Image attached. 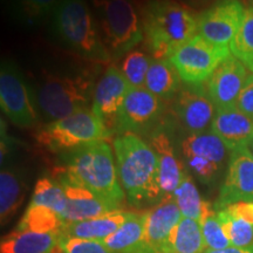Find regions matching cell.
Here are the masks:
<instances>
[{"label": "cell", "mask_w": 253, "mask_h": 253, "mask_svg": "<svg viewBox=\"0 0 253 253\" xmlns=\"http://www.w3.org/2000/svg\"><path fill=\"white\" fill-rule=\"evenodd\" d=\"M211 131L225 143L227 149L233 151L248 147L253 140V119L236 106L216 110Z\"/></svg>", "instance_id": "cell-18"}, {"label": "cell", "mask_w": 253, "mask_h": 253, "mask_svg": "<svg viewBox=\"0 0 253 253\" xmlns=\"http://www.w3.org/2000/svg\"><path fill=\"white\" fill-rule=\"evenodd\" d=\"M61 185L67 196V208L61 217L63 224L91 219V218L120 210L118 205L99 197L82 186L71 184Z\"/></svg>", "instance_id": "cell-19"}, {"label": "cell", "mask_w": 253, "mask_h": 253, "mask_svg": "<svg viewBox=\"0 0 253 253\" xmlns=\"http://www.w3.org/2000/svg\"><path fill=\"white\" fill-rule=\"evenodd\" d=\"M248 149L250 150V153H251V154H252V156H253V140L249 143V145H248Z\"/></svg>", "instance_id": "cell-42"}, {"label": "cell", "mask_w": 253, "mask_h": 253, "mask_svg": "<svg viewBox=\"0 0 253 253\" xmlns=\"http://www.w3.org/2000/svg\"><path fill=\"white\" fill-rule=\"evenodd\" d=\"M151 61L153 58L148 50L141 48L132 49L123 56L119 69L131 88L144 87Z\"/></svg>", "instance_id": "cell-31"}, {"label": "cell", "mask_w": 253, "mask_h": 253, "mask_svg": "<svg viewBox=\"0 0 253 253\" xmlns=\"http://www.w3.org/2000/svg\"><path fill=\"white\" fill-rule=\"evenodd\" d=\"M130 88L116 66H109L96 82L91 109L113 134H115L119 112Z\"/></svg>", "instance_id": "cell-15"}, {"label": "cell", "mask_w": 253, "mask_h": 253, "mask_svg": "<svg viewBox=\"0 0 253 253\" xmlns=\"http://www.w3.org/2000/svg\"><path fill=\"white\" fill-rule=\"evenodd\" d=\"M131 211L116 210L91 219L63 224L60 233L82 239L103 240L121 227L131 217Z\"/></svg>", "instance_id": "cell-20"}, {"label": "cell", "mask_w": 253, "mask_h": 253, "mask_svg": "<svg viewBox=\"0 0 253 253\" xmlns=\"http://www.w3.org/2000/svg\"><path fill=\"white\" fill-rule=\"evenodd\" d=\"M231 55L229 46L216 45L197 34L179 47L169 60L183 84H205L218 66Z\"/></svg>", "instance_id": "cell-9"}, {"label": "cell", "mask_w": 253, "mask_h": 253, "mask_svg": "<svg viewBox=\"0 0 253 253\" xmlns=\"http://www.w3.org/2000/svg\"><path fill=\"white\" fill-rule=\"evenodd\" d=\"M216 110L205 84H182L173 97L172 112L188 134L207 131L212 125Z\"/></svg>", "instance_id": "cell-13"}, {"label": "cell", "mask_w": 253, "mask_h": 253, "mask_svg": "<svg viewBox=\"0 0 253 253\" xmlns=\"http://www.w3.org/2000/svg\"><path fill=\"white\" fill-rule=\"evenodd\" d=\"M119 179L132 207L160 203V163L151 145L136 134L118 135L113 142Z\"/></svg>", "instance_id": "cell-2"}, {"label": "cell", "mask_w": 253, "mask_h": 253, "mask_svg": "<svg viewBox=\"0 0 253 253\" xmlns=\"http://www.w3.org/2000/svg\"><path fill=\"white\" fill-rule=\"evenodd\" d=\"M246 67H248V68H250V69H251V72L253 73V61H252L251 63H250V65H248V66H246Z\"/></svg>", "instance_id": "cell-43"}, {"label": "cell", "mask_w": 253, "mask_h": 253, "mask_svg": "<svg viewBox=\"0 0 253 253\" xmlns=\"http://www.w3.org/2000/svg\"><path fill=\"white\" fill-rule=\"evenodd\" d=\"M208 250L197 220L182 217L170 240L171 253H204Z\"/></svg>", "instance_id": "cell-27"}, {"label": "cell", "mask_w": 253, "mask_h": 253, "mask_svg": "<svg viewBox=\"0 0 253 253\" xmlns=\"http://www.w3.org/2000/svg\"><path fill=\"white\" fill-rule=\"evenodd\" d=\"M58 248L62 253H114L99 240L82 239L60 233Z\"/></svg>", "instance_id": "cell-35"}, {"label": "cell", "mask_w": 253, "mask_h": 253, "mask_svg": "<svg viewBox=\"0 0 253 253\" xmlns=\"http://www.w3.org/2000/svg\"><path fill=\"white\" fill-rule=\"evenodd\" d=\"M144 87L158 99H173L182 87V79L169 59L153 60Z\"/></svg>", "instance_id": "cell-25"}, {"label": "cell", "mask_w": 253, "mask_h": 253, "mask_svg": "<svg viewBox=\"0 0 253 253\" xmlns=\"http://www.w3.org/2000/svg\"><path fill=\"white\" fill-rule=\"evenodd\" d=\"M60 231L39 233L15 230L1 239V253H53L58 248Z\"/></svg>", "instance_id": "cell-22"}, {"label": "cell", "mask_w": 253, "mask_h": 253, "mask_svg": "<svg viewBox=\"0 0 253 253\" xmlns=\"http://www.w3.org/2000/svg\"><path fill=\"white\" fill-rule=\"evenodd\" d=\"M183 161H184L186 168L192 172V175L197 177L199 181L204 184H209V183L212 182L220 169L219 164L207 160V158L191 156L183 158Z\"/></svg>", "instance_id": "cell-36"}, {"label": "cell", "mask_w": 253, "mask_h": 253, "mask_svg": "<svg viewBox=\"0 0 253 253\" xmlns=\"http://www.w3.org/2000/svg\"><path fill=\"white\" fill-rule=\"evenodd\" d=\"M164 110L163 100L145 87L130 88L119 112L115 134L149 135L162 121Z\"/></svg>", "instance_id": "cell-10"}, {"label": "cell", "mask_w": 253, "mask_h": 253, "mask_svg": "<svg viewBox=\"0 0 253 253\" xmlns=\"http://www.w3.org/2000/svg\"><path fill=\"white\" fill-rule=\"evenodd\" d=\"M245 8L240 0H217L197 17V33L210 42L229 46L238 32Z\"/></svg>", "instance_id": "cell-12"}, {"label": "cell", "mask_w": 253, "mask_h": 253, "mask_svg": "<svg viewBox=\"0 0 253 253\" xmlns=\"http://www.w3.org/2000/svg\"><path fill=\"white\" fill-rule=\"evenodd\" d=\"M173 198H175L183 217L197 220L199 225L211 213L216 211L210 202L201 198L197 186L192 181L189 172L183 177L181 184H179L175 195H173Z\"/></svg>", "instance_id": "cell-26"}, {"label": "cell", "mask_w": 253, "mask_h": 253, "mask_svg": "<svg viewBox=\"0 0 253 253\" xmlns=\"http://www.w3.org/2000/svg\"><path fill=\"white\" fill-rule=\"evenodd\" d=\"M238 202H253V156L248 147L231 151L225 181L213 208L219 211Z\"/></svg>", "instance_id": "cell-14"}, {"label": "cell", "mask_w": 253, "mask_h": 253, "mask_svg": "<svg viewBox=\"0 0 253 253\" xmlns=\"http://www.w3.org/2000/svg\"><path fill=\"white\" fill-rule=\"evenodd\" d=\"M0 106L6 118L21 128H31L39 121L36 90L18 66L7 59L0 67Z\"/></svg>", "instance_id": "cell-8"}, {"label": "cell", "mask_w": 253, "mask_h": 253, "mask_svg": "<svg viewBox=\"0 0 253 253\" xmlns=\"http://www.w3.org/2000/svg\"><path fill=\"white\" fill-rule=\"evenodd\" d=\"M61 0H13L11 14L24 27H36L53 14Z\"/></svg>", "instance_id": "cell-28"}, {"label": "cell", "mask_w": 253, "mask_h": 253, "mask_svg": "<svg viewBox=\"0 0 253 253\" xmlns=\"http://www.w3.org/2000/svg\"><path fill=\"white\" fill-rule=\"evenodd\" d=\"M26 183L20 171L2 168L0 173V218L1 225L7 224L23 205Z\"/></svg>", "instance_id": "cell-24"}, {"label": "cell", "mask_w": 253, "mask_h": 253, "mask_svg": "<svg viewBox=\"0 0 253 253\" xmlns=\"http://www.w3.org/2000/svg\"><path fill=\"white\" fill-rule=\"evenodd\" d=\"M63 225L61 218L49 208L41 205H28L17 230L32 232H58Z\"/></svg>", "instance_id": "cell-30"}, {"label": "cell", "mask_w": 253, "mask_h": 253, "mask_svg": "<svg viewBox=\"0 0 253 253\" xmlns=\"http://www.w3.org/2000/svg\"><path fill=\"white\" fill-rule=\"evenodd\" d=\"M30 204L49 208L61 218L67 208V196L63 186L56 179L42 177L34 186Z\"/></svg>", "instance_id": "cell-29"}, {"label": "cell", "mask_w": 253, "mask_h": 253, "mask_svg": "<svg viewBox=\"0 0 253 253\" xmlns=\"http://www.w3.org/2000/svg\"><path fill=\"white\" fill-rule=\"evenodd\" d=\"M177 1L182 2L183 5L188 6V7H203V6L211 4V2L217 1V0H177Z\"/></svg>", "instance_id": "cell-40"}, {"label": "cell", "mask_w": 253, "mask_h": 253, "mask_svg": "<svg viewBox=\"0 0 253 253\" xmlns=\"http://www.w3.org/2000/svg\"><path fill=\"white\" fill-rule=\"evenodd\" d=\"M230 49L232 55L245 66L253 61V7L245 9L239 30L230 43Z\"/></svg>", "instance_id": "cell-33"}, {"label": "cell", "mask_w": 253, "mask_h": 253, "mask_svg": "<svg viewBox=\"0 0 253 253\" xmlns=\"http://www.w3.org/2000/svg\"><path fill=\"white\" fill-rule=\"evenodd\" d=\"M248 77L246 66L233 55L218 66L205 82L208 93L217 109L236 106Z\"/></svg>", "instance_id": "cell-16"}, {"label": "cell", "mask_w": 253, "mask_h": 253, "mask_svg": "<svg viewBox=\"0 0 253 253\" xmlns=\"http://www.w3.org/2000/svg\"><path fill=\"white\" fill-rule=\"evenodd\" d=\"M54 179L61 184L82 186L119 208L126 198L112 147L107 141L68 151L66 164L59 168Z\"/></svg>", "instance_id": "cell-1"}, {"label": "cell", "mask_w": 253, "mask_h": 253, "mask_svg": "<svg viewBox=\"0 0 253 253\" xmlns=\"http://www.w3.org/2000/svg\"><path fill=\"white\" fill-rule=\"evenodd\" d=\"M50 25L56 39L80 58L95 63L112 61L86 0H61Z\"/></svg>", "instance_id": "cell-5"}, {"label": "cell", "mask_w": 253, "mask_h": 253, "mask_svg": "<svg viewBox=\"0 0 253 253\" xmlns=\"http://www.w3.org/2000/svg\"><path fill=\"white\" fill-rule=\"evenodd\" d=\"M179 151L182 158L191 156L207 158L221 167L230 150L225 143L210 130L186 135L179 141Z\"/></svg>", "instance_id": "cell-23"}, {"label": "cell", "mask_w": 253, "mask_h": 253, "mask_svg": "<svg viewBox=\"0 0 253 253\" xmlns=\"http://www.w3.org/2000/svg\"><path fill=\"white\" fill-rule=\"evenodd\" d=\"M243 5L248 6V8L253 7V0H240Z\"/></svg>", "instance_id": "cell-41"}, {"label": "cell", "mask_w": 253, "mask_h": 253, "mask_svg": "<svg viewBox=\"0 0 253 253\" xmlns=\"http://www.w3.org/2000/svg\"><path fill=\"white\" fill-rule=\"evenodd\" d=\"M149 144L157 154L160 163V184L162 199L173 198L183 177L188 173L184 161L173 144V123L163 120L149 134Z\"/></svg>", "instance_id": "cell-11"}, {"label": "cell", "mask_w": 253, "mask_h": 253, "mask_svg": "<svg viewBox=\"0 0 253 253\" xmlns=\"http://www.w3.org/2000/svg\"><path fill=\"white\" fill-rule=\"evenodd\" d=\"M95 72H45L36 90L39 114L47 123L59 121L79 110L91 108L96 86Z\"/></svg>", "instance_id": "cell-4"}, {"label": "cell", "mask_w": 253, "mask_h": 253, "mask_svg": "<svg viewBox=\"0 0 253 253\" xmlns=\"http://www.w3.org/2000/svg\"><path fill=\"white\" fill-rule=\"evenodd\" d=\"M204 253H253V245L249 248H237V246H230V248L223 250H211L208 249Z\"/></svg>", "instance_id": "cell-39"}, {"label": "cell", "mask_w": 253, "mask_h": 253, "mask_svg": "<svg viewBox=\"0 0 253 253\" xmlns=\"http://www.w3.org/2000/svg\"><path fill=\"white\" fill-rule=\"evenodd\" d=\"M216 212L231 245L237 248H249L253 245V225L244 219L232 216L225 209Z\"/></svg>", "instance_id": "cell-32"}, {"label": "cell", "mask_w": 253, "mask_h": 253, "mask_svg": "<svg viewBox=\"0 0 253 253\" xmlns=\"http://www.w3.org/2000/svg\"><path fill=\"white\" fill-rule=\"evenodd\" d=\"M227 212L253 225V202H238L225 208Z\"/></svg>", "instance_id": "cell-38"}, {"label": "cell", "mask_w": 253, "mask_h": 253, "mask_svg": "<svg viewBox=\"0 0 253 253\" xmlns=\"http://www.w3.org/2000/svg\"><path fill=\"white\" fill-rule=\"evenodd\" d=\"M183 214L175 198L162 199L145 211V240L154 253L170 252V240Z\"/></svg>", "instance_id": "cell-17"}, {"label": "cell", "mask_w": 253, "mask_h": 253, "mask_svg": "<svg viewBox=\"0 0 253 253\" xmlns=\"http://www.w3.org/2000/svg\"><path fill=\"white\" fill-rule=\"evenodd\" d=\"M113 135L93 109L87 108L59 121L47 123L38 131L37 141L49 151L58 153L107 141Z\"/></svg>", "instance_id": "cell-7"}, {"label": "cell", "mask_w": 253, "mask_h": 253, "mask_svg": "<svg viewBox=\"0 0 253 253\" xmlns=\"http://www.w3.org/2000/svg\"><path fill=\"white\" fill-rule=\"evenodd\" d=\"M140 15L145 46L153 60L169 59L197 36V17L177 0H145Z\"/></svg>", "instance_id": "cell-3"}, {"label": "cell", "mask_w": 253, "mask_h": 253, "mask_svg": "<svg viewBox=\"0 0 253 253\" xmlns=\"http://www.w3.org/2000/svg\"><path fill=\"white\" fill-rule=\"evenodd\" d=\"M236 107L250 118L253 119V73L249 74L244 87L237 99Z\"/></svg>", "instance_id": "cell-37"}, {"label": "cell", "mask_w": 253, "mask_h": 253, "mask_svg": "<svg viewBox=\"0 0 253 253\" xmlns=\"http://www.w3.org/2000/svg\"><path fill=\"white\" fill-rule=\"evenodd\" d=\"M202 232H203L205 244H207L208 249L211 250H223L226 248H230L231 243L225 236L223 227L219 219L217 217V212L214 211L211 213L203 223L201 224Z\"/></svg>", "instance_id": "cell-34"}, {"label": "cell", "mask_w": 253, "mask_h": 253, "mask_svg": "<svg viewBox=\"0 0 253 253\" xmlns=\"http://www.w3.org/2000/svg\"><path fill=\"white\" fill-rule=\"evenodd\" d=\"M93 7L112 61L123 58L144 40L141 15L132 0H93Z\"/></svg>", "instance_id": "cell-6"}, {"label": "cell", "mask_w": 253, "mask_h": 253, "mask_svg": "<svg viewBox=\"0 0 253 253\" xmlns=\"http://www.w3.org/2000/svg\"><path fill=\"white\" fill-rule=\"evenodd\" d=\"M101 243L114 253H154L145 240V211L132 213L118 231Z\"/></svg>", "instance_id": "cell-21"}, {"label": "cell", "mask_w": 253, "mask_h": 253, "mask_svg": "<svg viewBox=\"0 0 253 253\" xmlns=\"http://www.w3.org/2000/svg\"><path fill=\"white\" fill-rule=\"evenodd\" d=\"M53 253H62V252H61V250H60L59 248H56V249H55V251L53 252Z\"/></svg>", "instance_id": "cell-44"}]
</instances>
